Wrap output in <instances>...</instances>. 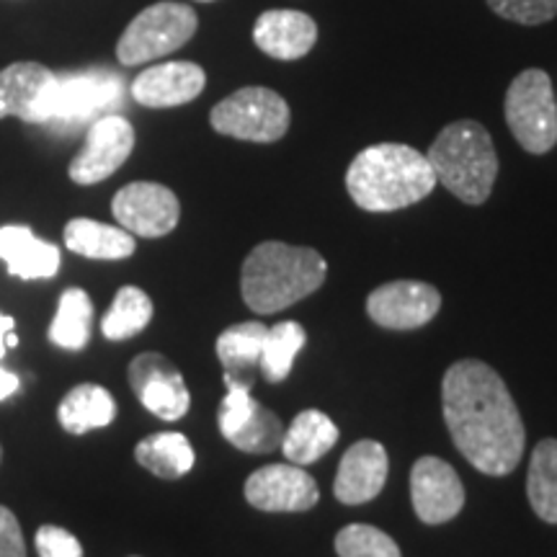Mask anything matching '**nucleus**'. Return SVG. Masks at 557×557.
<instances>
[{"mask_svg": "<svg viewBox=\"0 0 557 557\" xmlns=\"http://www.w3.org/2000/svg\"><path fill=\"white\" fill-rule=\"evenodd\" d=\"M13 329H16V320L0 312V359H3L5 351H9V348H5V336H9V331Z\"/></svg>", "mask_w": 557, "mask_h": 557, "instance_id": "35", "label": "nucleus"}, {"mask_svg": "<svg viewBox=\"0 0 557 557\" xmlns=\"http://www.w3.org/2000/svg\"><path fill=\"white\" fill-rule=\"evenodd\" d=\"M197 13L186 3H163L150 5L137 13L135 21L124 29L120 45H116V60L122 65H143L165 58V54L181 50L197 32Z\"/></svg>", "mask_w": 557, "mask_h": 557, "instance_id": "7", "label": "nucleus"}, {"mask_svg": "<svg viewBox=\"0 0 557 557\" xmlns=\"http://www.w3.org/2000/svg\"><path fill=\"white\" fill-rule=\"evenodd\" d=\"M387 468V451L380 442H372V438L357 442L341 459L336 480H333V493L346 506L367 504V500L377 498L385 487Z\"/></svg>", "mask_w": 557, "mask_h": 557, "instance_id": "17", "label": "nucleus"}, {"mask_svg": "<svg viewBox=\"0 0 557 557\" xmlns=\"http://www.w3.org/2000/svg\"><path fill=\"white\" fill-rule=\"evenodd\" d=\"M0 557H26V542L18 519L0 506Z\"/></svg>", "mask_w": 557, "mask_h": 557, "instance_id": "33", "label": "nucleus"}, {"mask_svg": "<svg viewBox=\"0 0 557 557\" xmlns=\"http://www.w3.org/2000/svg\"><path fill=\"white\" fill-rule=\"evenodd\" d=\"M527 496L534 513L557 524V438H542L529 459Z\"/></svg>", "mask_w": 557, "mask_h": 557, "instance_id": "26", "label": "nucleus"}, {"mask_svg": "<svg viewBox=\"0 0 557 557\" xmlns=\"http://www.w3.org/2000/svg\"><path fill=\"white\" fill-rule=\"evenodd\" d=\"M37 553L39 557H83V547L67 529L45 524L37 532Z\"/></svg>", "mask_w": 557, "mask_h": 557, "instance_id": "32", "label": "nucleus"}, {"mask_svg": "<svg viewBox=\"0 0 557 557\" xmlns=\"http://www.w3.org/2000/svg\"><path fill=\"white\" fill-rule=\"evenodd\" d=\"M212 129L246 143H276L289 129V107L276 90L248 86L222 99L209 114Z\"/></svg>", "mask_w": 557, "mask_h": 557, "instance_id": "8", "label": "nucleus"}, {"mask_svg": "<svg viewBox=\"0 0 557 557\" xmlns=\"http://www.w3.org/2000/svg\"><path fill=\"white\" fill-rule=\"evenodd\" d=\"M52 81L54 73L41 62H13L0 70V120L18 116L29 124H39Z\"/></svg>", "mask_w": 557, "mask_h": 557, "instance_id": "19", "label": "nucleus"}, {"mask_svg": "<svg viewBox=\"0 0 557 557\" xmlns=\"http://www.w3.org/2000/svg\"><path fill=\"white\" fill-rule=\"evenodd\" d=\"M436 184L429 158L398 143H382L361 150L346 171L348 197L367 212L406 209L426 199Z\"/></svg>", "mask_w": 557, "mask_h": 557, "instance_id": "2", "label": "nucleus"}, {"mask_svg": "<svg viewBox=\"0 0 557 557\" xmlns=\"http://www.w3.org/2000/svg\"><path fill=\"white\" fill-rule=\"evenodd\" d=\"M116 403L101 385H78L62 398L58 408L60 426L73 436H83L94 429H103L114 421Z\"/></svg>", "mask_w": 557, "mask_h": 557, "instance_id": "23", "label": "nucleus"}, {"mask_svg": "<svg viewBox=\"0 0 557 557\" xmlns=\"http://www.w3.org/2000/svg\"><path fill=\"white\" fill-rule=\"evenodd\" d=\"M65 246L73 253L99 261H120L135 253V238L124 227H111L96 220H70L65 227Z\"/></svg>", "mask_w": 557, "mask_h": 557, "instance_id": "24", "label": "nucleus"}, {"mask_svg": "<svg viewBox=\"0 0 557 557\" xmlns=\"http://www.w3.org/2000/svg\"><path fill=\"white\" fill-rule=\"evenodd\" d=\"M325 276L329 263L318 250L269 240L250 250L243 263L240 292L250 310L271 315L323 287Z\"/></svg>", "mask_w": 557, "mask_h": 557, "instance_id": "3", "label": "nucleus"}, {"mask_svg": "<svg viewBox=\"0 0 557 557\" xmlns=\"http://www.w3.org/2000/svg\"><path fill=\"white\" fill-rule=\"evenodd\" d=\"M555 99H557V96H555Z\"/></svg>", "mask_w": 557, "mask_h": 557, "instance_id": "39", "label": "nucleus"}, {"mask_svg": "<svg viewBox=\"0 0 557 557\" xmlns=\"http://www.w3.org/2000/svg\"><path fill=\"white\" fill-rule=\"evenodd\" d=\"M442 308V295L426 282H389L369 295L367 312L389 331H413L431 323Z\"/></svg>", "mask_w": 557, "mask_h": 557, "instance_id": "13", "label": "nucleus"}, {"mask_svg": "<svg viewBox=\"0 0 557 557\" xmlns=\"http://www.w3.org/2000/svg\"><path fill=\"white\" fill-rule=\"evenodd\" d=\"M338 442V426L331 421L329 416L320 413V410H302L289 429H284L282 449L284 457L289 459L297 468L318 462L320 457H325L336 447Z\"/></svg>", "mask_w": 557, "mask_h": 557, "instance_id": "22", "label": "nucleus"}, {"mask_svg": "<svg viewBox=\"0 0 557 557\" xmlns=\"http://www.w3.org/2000/svg\"><path fill=\"white\" fill-rule=\"evenodd\" d=\"M308 333L295 320H284L269 329L261 351V372L269 382H282L289 377L295 357L302 351Z\"/></svg>", "mask_w": 557, "mask_h": 557, "instance_id": "29", "label": "nucleus"}, {"mask_svg": "<svg viewBox=\"0 0 557 557\" xmlns=\"http://www.w3.org/2000/svg\"><path fill=\"white\" fill-rule=\"evenodd\" d=\"M129 387L135 389L137 400L163 421H178L189 413L191 395L184 374L163 354L148 351L132 359Z\"/></svg>", "mask_w": 557, "mask_h": 557, "instance_id": "11", "label": "nucleus"}, {"mask_svg": "<svg viewBox=\"0 0 557 557\" xmlns=\"http://www.w3.org/2000/svg\"><path fill=\"white\" fill-rule=\"evenodd\" d=\"M436 181L462 199L465 205H483L498 176V156L483 124L462 120L438 132L426 152Z\"/></svg>", "mask_w": 557, "mask_h": 557, "instance_id": "4", "label": "nucleus"}, {"mask_svg": "<svg viewBox=\"0 0 557 557\" xmlns=\"http://www.w3.org/2000/svg\"><path fill=\"white\" fill-rule=\"evenodd\" d=\"M444 421L455 447L485 475H508L524 455V423L493 367L478 359L451 364L442 382Z\"/></svg>", "mask_w": 557, "mask_h": 557, "instance_id": "1", "label": "nucleus"}, {"mask_svg": "<svg viewBox=\"0 0 557 557\" xmlns=\"http://www.w3.org/2000/svg\"><path fill=\"white\" fill-rule=\"evenodd\" d=\"M318 39V24L308 13L274 9L261 13L253 26V41L261 52L274 60H299L305 58Z\"/></svg>", "mask_w": 557, "mask_h": 557, "instance_id": "18", "label": "nucleus"}, {"mask_svg": "<svg viewBox=\"0 0 557 557\" xmlns=\"http://www.w3.org/2000/svg\"><path fill=\"white\" fill-rule=\"evenodd\" d=\"M135 459L160 480H178L194 468V447L176 431L152 434L135 447Z\"/></svg>", "mask_w": 557, "mask_h": 557, "instance_id": "25", "label": "nucleus"}, {"mask_svg": "<svg viewBox=\"0 0 557 557\" xmlns=\"http://www.w3.org/2000/svg\"><path fill=\"white\" fill-rule=\"evenodd\" d=\"M218 426L235 449L248 455H269L282 447V418L250 398V389H227L218 410Z\"/></svg>", "mask_w": 557, "mask_h": 557, "instance_id": "9", "label": "nucleus"}, {"mask_svg": "<svg viewBox=\"0 0 557 557\" xmlns=\"http://www.w3.org/2000/svg\"><path fill=\"white\" fill-rule=\"evenodd\" d=\"M207 86V73L197 62H163L139 73L132 81V99L150 109H171L189 103Z\"/></svg>", "mask_w": 557, "mask_h": 557, "instance_id": "16", "label": "nucleus"}, {"mask_svg": "<svg viewBox=\"0 0 557 557\" xmlns=\"http://www.w3.org/2000/svg\"><path fill=\"white\" fill-rule=\"evenodd\" d=\"M124 101V81L111 70H78L54 75L50 94L41 107L39 124L73 132L114 114Z\"/></svg>", "mask_w": 557, "mask_h": 557, "instance_id": "5", "label": "nucleus"}, {"mask_svg": "<svg viewBox=\"0 0 557 557\" xmlns=\"http://www.w3.org/2000/svg\"><path fill=\"white\" fill-rule=\"evenodd\" d=\"M246 500L259 511H308L320 500L318 483L297 465H267L246 480Z\"/></svg>", "mask_w": 557, "mask_h": 557, "instance_id": "15", "label": "nucleus"}, {"mask_svg": "<svg viewBox=\"0 0 557 557\" xmlns=\"http://www.w3.org/2000/svg\"><path fill=\"white\" fill-rule=\"evenodd\" d=\"M269 329L259 320L238 323L222 331L218 338V359L225 369L227 389H253L256 374L261 372V351Z\"/></svg>", "mask_w": 557, "mask_h": 557, "instance_id": "20", "label": "nucleus"}, {"mask_svg": "<svg viewBox=\"0 0 557 557\" xmlns=\"http://www.w3.org/2000/svg\"><path fill=\"white\" fill-rule=\"evenodd\" d=\"M506 122L517 143L532 156H545L557 143V99L545 70H524L506 94Z\"/></svg>", "mask_w": 557, "mask_h": 557, "instance_id": "6", "label": "nucleus"}, {"mask_svg": "<svg viewBox=\"0 0 557 557\" xmlns=\"http://www.w3.org/2000/svg\"><path fill=\"white\" fill-rule=\"evenodd\" d=\"M135 150V129L120 114L96 120L86 132L83 150L70 163V178L81 186H94L114 176Z\"/></svg>", "mask_w": 557, "mask_h": 557, "instance_id": "10", "label": "nucleus"}, {"mask_svg": "<svg viewBox=\"0 0 557 557\" xmlns=\"http://www.w3.org/2000/svg\"><path fill=\"white\" fill-rule=\"evenodd\" d=\"M410 498L423 524H447L462 511L465 487L449 462L421 457L410 470Z\"/></svg>", "mask_w": 557, "mask_h": 557, "instance_id": "14", "label": "nucleus"}, {"mask_svg": "<svg viewBox=\"0 0 557 557\" xmlns=\"http://www.w3.org/2000/svg\"><path fill=\"white\" fill-rule=\"evenodd\" d=\"M111 212L127 233L139 238H163L171 230H176L181 205L169 186L137 181L116 191Z\"/></svg>", "mask_w": 557, "mask_h": 557, "instance_id": "12", "label": "nucleus"}, {"mask_svg": "<svg viewBox=\"0 0 557 557\" xmlns=\"http://www.w3.org/2000/svg\"><path fill=\"white\" fill-rule=\"evenodd\" d=\"M338 557H403L398 542L377 527L348 524L336 534Z\"/></svg>", "mask_w": 557, "mask_h": 557, "instance_id": "30", "label": "nucleus"}, {"mask_svg": "<svg viewBox=\"0 0 557 557\" xmlns=\"http://www.w3.org/2000/svg\"><path fill=\"white\" fill-rule=\"evenodd\" d=\"M90 325H94V302L86 289H65L60 297L58 315L50 325V341L65 351H81L90 341Z\"/></svg>", "mask_w": 557, "mask_h": 557, "instance_id": "27", "label": "nucleus"}, {"mask_svg": "<svg viewBox=\"0 0 557 557\" xmlns=\"http://www.w3.org/2000/svg\"><path fill=\"white\" fill-rule=\"evenodd\" d=\"M18 387H21V380L16 377V374L0 367V400L11 398L13 393H18Z\"/></svg>", "mask_w": 557, "mask_h": 557, "instance_id": "34", "label": "nucleus"}, {"mask_svg": "<svg viewBox=\"0 0 557 557\" xmlns=\"http://www.w3.org/2000/svg\"><path fill=\"white\" fill-rule=\"evenodd\" d=\"M0 459H3V449H0Z\"/></svg>", "mask_w": 557, "mask_h": 557, "instance_id": "37", "label": "nucleus"}, {"mask_svg": "<svg viewBox=\"0 0 557 557\" xmlns=\"http://www.w3.org/2000/svg\"><path fill=\"white\" fill-rule=\"evenodd\" d=\"M0 259L16 278H52L60 269V248L39 240L26 225L0 227Z\"/></svg>", "mask_w": 557, "mask_h": 557, "instance_id": "21", "label": "nucleus"}, {"mask_svg": "<svg viewBox=\"0 0 557 557\" xmlns=\"http://www.w3.org/2000/svg\"><path fill=\"white\" fill-rule=\"evenodd\" d=\"M152 320V302L139 287H122L103 315L101 331L109 341H127L145 331Z\"/></svg>", "mask_w": 557, "mask_h": 557, "instance_id": "28", "label": "nucleus"}, {"mask_svg": "<svg viewBox=\"0 0 557 557\" xmlns=\"http://www.w3.org/2000/svg\"><path fill=\"white\" fill-rule=\"evenodd\" d=\"M487 5L500 18L524 26L545 24L557 16V0H487Z\"/></svg>", "mask_w": 557, "mask_h": 557, "instance_id": "31", "label": "nucleus"}, {"mask_svg": "<svg viewBox=\"0 0 557 557\" xmlns=\"http://www.w3.org/2000/svg\"><path fill=\"white\" fill-rule=\"evenodd\" d=\"M16 346H18L16 331H9V336H5V348H16Z\"/></svg>", "mask_w": 557, "mask_h": 557, "instance_id": "36", "label": "nucleus"}, {"mask_svg": "<svg viewBox=\"0 0 557 557\" xmlns=\"http://www.w3.org/2000/svg\"><path fill=\"white\" fill-rule=\"evenodd\" d=\"M201 3H209V0H201Z\"/></svg>", "mask_w": 557, "mask_h": 557, "instance_id": "38", "label": "nucleus"}]
</instances>
